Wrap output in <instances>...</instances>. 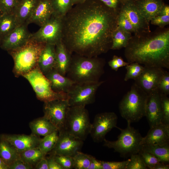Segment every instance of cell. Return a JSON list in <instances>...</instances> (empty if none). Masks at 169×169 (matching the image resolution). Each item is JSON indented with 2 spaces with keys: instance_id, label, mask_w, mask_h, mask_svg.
<instances>
[{
  "instance_id": "4dcf8cb0",
  "label": "cell",
  "mask_w": 169,
  "mask_h": 169,
  "mask_svg": "<svg viewBox=\"0 0 169 169\" xmlns=\"http://www.w3.org/2000/svg\"><path fill=\"white\" fill-rule=\"evenodd\" d=\"M46 155L38 147L27 150L20 152V159L34 167L37 163Z\"/></svg>"
},
{
  "instance_id": "ba28073f",
  "label": "cell",
  "mask_w": 169,
  "mask_h": 169,
  "mask_svg": "<svg viewBox=\"0 0 169 169\" xmlns=\"http://www.w3.org/2000/svg\"><path fill=\"white\" fill-rule=\"evenodd\" d=\"M91 124L88 110L84 106H70L67 114L65 130L83 141L90 134Z\"/></svg>"
},
{
  "instance_id": "6da1fadb",
  "label": "cell",
  "mask_w": 169,
  "mask_h": 169,
  "mask_svg": "<svg viewBox=\"0 0 169 169\" xmlns=\"http://www.w3.org/2000/svg\"><path fill=\"white\" fill-rule=\"evenodd\" d=\"M119 12L98 0L75 5L63 18L62 42L72 54L93 57L107 53Z\"/></svg>"
},
{
  "instance_id": "277c9868",
  "label": "cell",
  "mask_w": 169,
  "mask_h": 169,
  "mask_svg": "<svg viewBox=\"0 0 169 169\" xmlns=\"http://www.w3.org/2000/svg\"><path fill=\"white\" fill-rule=\"evenodd\" d=\"M148 95L134 83L123 97L119 108L122 118L131 123L138 121L145 116Z\"/></svg>"
},
{
  "instance_id": "9c48e42d",
  "label": "cell",
  "mask_w": 169,
  "mask_h": 169,
  "mask_svg": "<svg viewBox=\"0 0 169 169\" xmlns=\"http://www.w3.org/2000/svg\"><path fill=\"white\" fill-rule=\"evenodd\" d=\"M103 81L74 83L67 94L70 106H84L94 102L95 94Z\"/></svg>"
},
{
  "instance_id": "6f0895ef",
  "label": "cell",
  "mask_w": 169,
  "mask_h": 169,
  "mask_svg": "<svg viewBox=\"0 0 169 169\" xmlns=\"http://www.w3.org/2000/svg\"><path fill=\"white\" fill-rule=\"evenodd\" d=\"M122 0H120L121 1H122Z\"/></svg>"
},
{
  "instance_id": "7c38bea8",
  "label": "cell",
  "mask_w": 169,
  "mask_h": 169,
  "mask_svg": "<svg viewBox=\"0 0 169 169\" xmlns=\"http://www.w3.org/2000/svg\"><path fill=\"white\" fill-rule=\"evenodd\" d=\"M118 117L113 112H105L97 114L91 124L90 134L94 141L101 142L106 135L114 127H117Z\"/></svg>"
},
{
  "instance_id": "816d5d0a",
  "label": "cell",
  "mask_w": 169,
  "mask_h": 169,
  "mask_svg": "<svg viewBox=\"0 0 169 169\" xmlns=\"http://www.w3.org/2000/svg\"><path fill=\"white\" fill-rule=\"evenodd\" d=\"M158 15H169V5L165 4L161 8Z\"/></svg>"
},
{
  "instance_id": "f907efd6",
  "label": "cell",
  "mask_w": 169,
  "mask_h": 169,
  "mask_svg": "<svg viewBox=\"0 0 169 169\" xmlns=\"http://www.w3.org/2000/svg\"><path fill=\"white\" fill-rule=\"evenodd\" d=\"M36 169H48L47 161L46 157L42 159L34 167Z\"/></svg>"
},
{
  "instance_id": "d590c367",
  "label": "cell",
  "mask_w": 169,
  "mask_h": 169,
  "mask_svg": "<svg viewBox=\"0 0 169 169\" xmlns=\"http://www.w3.org/2000/svg\"><path fill=\"white\" fill-rule=\"evenodd\" d=\"M117 27L127 32L131 33H135L134 26L126 15L119 10L117 19Z\"/></svg>"
},
{
  "instance_id": "52a82bcc",
  "label": "cell",
  "mask_w": 169,
  "mask_h": 169,
  "mask_svg": "<svg viewBox=\"0 0 169 169\" xmlns=\"http://www.w3.org/2000/svg\"><path fill=\"white\" fill-rule=\"evenodd\" d=\"M22 76L29 83L37 98L40 101L45 102L55 100H68L67 93L53 90L50 81L38 66Z\"/></svg>"
},
{
  "instance_id": "680465c9",
  "label": "cell",
  "mask_w": 169,
  "mask_h": 169,
  "mask_svg": "<svg viewBox=\"0 0 169 169\" xmlns=\"http://www.w3.org/2000/svg\"></svg>"
},
{
  "instance_id": "c3c4849f",
  "label": "cell",
  "mask_w": 169,
  "mask_h": 169,
  "mask_svg": "<svg viewBox=\"0 0 169 169\" xmlns=\"http://www.w3.org/2000/svg\"><path fill=\"white\" fill-rule=\"evenodd\" d=\"M46 157L47 161L48 169H63L55 161L52 155L49 154V156Z\"/></svg>"
},
{
  "instance_id": "f6af8a7d",
  "label": "cell",
  "mask_w": 169,
  "mask_h": 169,
  "mask_svg": "<svg viewBox=\"0 0 169 169\" xmlns=\"http://www.w3.org/2000/svg\"><path fill=\"white\" fill-rule=\"evenodd\" d=\"M150 21L152 24L157 26L159 28H164L169 24V15H158Z\"/></svg>"
},
{
  "instance_id": "9a60e30c",
  "label": "cell",
  "mask_w": 169,
  "mask_h": 169,
  "mask_svg": "<svg viewBox=\"0 0 169 169\" xmlns=\"http://www.w3.org/2000/svg\"><path fill=\"white\" fill-rule=\"evenodd\" d=\"M165 71L162 68L144 66L142 72L134 80V83L148 95L158 89L160 81Z\"/></svg>"
},
{
  "instance_id": "681fc988",
  "label": "cell",
  "mask_w": 169,
  "mask_h": 169,
  "mask_svg": "<svg viewBox=\"0 0 169 169\" xmlns=\"http://www.w3.org/2000/svg\"><path fill=\"white\" fill-rule=\"evenodd\" d=\"M88 169H102L100 161L96 159L92 156L90 165Z\"/></svg>"
},
{
  "instance_id": "f35d334b",
  "label": "cell",
  "mask_w": 169,
  "mask_h": 169,
  "mask_svg": "<svg viewBox=\"0 0 169 169\" xmlns=\"http://www.w3.org/2000/svg\"><path fill=\"white\" fill-rule=\"evenodd\" d=\"M161 107L162 112V123L169 125V99L165 94H161Z\"/></svg>"
},
{
  "instance_id": "83f0119b",
  "label": "cell",
  "mask_w": 169,
  "mask_h": 169,
  "mask_svg": "<svg viewBox=\"0 0 169 169\" xmlns=\"http://www.w3.org/2000/svg\"><path fill=\"white\" fill-rule=\"evenodd\" d=\"M141 150L154 155L160 162L168 164L169 163V144L161 146L144 144L141 145Z\"/></svg>"
},
{
  "instance_id": "8992f818",
  "label": "cell",
  "mask_w": 169,
  "mask_h": 169,
  "mask_svg": "<svg viewBox=\"0 0 169 169\" xmlns=\"http://www.w3.org/2000/svg\"><path fill=\"white\" fill-rule=\"evenodd\" d=\"M131 124L127 122V126L125 129L117 127L121 131L117 140L111 141L105 138L104 145L114 149L123 157L130 156L138 153L141 150L142 137L138 131L131 126Z\"/></svg>"
},
{
  "instance_id": "ffe728a7",
  "label": "cell",
  "mask_w": 169,
  "mask_h": 169,
  "mask_svg": "<svg viewBox=\"0 0 169 169\" xmlns=\"http://www.w3.org/2000/svg\"><path fill=\"white\" fill-rule=\"evenodd\" d=\"M169 125L162 123L150 128L146 136L142 137L141 145L163 146L169 144Z\"/></svg>"
},
{
  "instance_id": "7a4b0ae2",
  "label": "cell",
  "mask_w": 169,
  "mask_h": 169,
  "mask_svg": "<svg viewBox=\"0 0 169 169\" xmlns=\"http://www.w3.org/2000/svg\"><path fill=\"white\" fill-rule=\"evenodd\" d=\"M124 55L130 63L169 69V28L134 34L125 48Z\"/></svg>"
},
{
  "instance_id": "d6986e66",
  "label": "cell",
  "mask_w": 169,
  "mask_h": 169,
  "mask_svg": "<svg viewBox=\"0 0 169 169\" xmlns=\"http://www.w3.org/2000/svg\"><path fill=\"white\" fill-rule=\"evenodd\" d=\"M54 13L51 0H38L26 23H34L40 27L51 17Z\"/></svg>"
},
{
  "instance_id": "ac0fdd59",
  "label": "cell",
  "mask_w": 169,
  "mask_h": 169,
  "mask_svg": "<svg viewBox=\"0 0 169 169\" xmlns=\"http://www.w3.org/2000/svg\"><path fill=\"white\" fill-rule=\"evenodd\" d=\"M41 139L32 133L29 135L5 134L0 135V139L8 141L20 152L38 147Z\"/></svg>"
},
{
  "instance_id": "ee69618b",
  "label": "cell",
  "mask_w": 169,
  "mask_h": 169,
  "mask_svg": "<svg viewBox=\"0 0 169 169\" xmlns=\"http://www.w3.org/2000/svg\"><path fill=\"white\" fill-rule=\"evenodd\" d=\"M130 63L125 61L121 57L115 55L112 59L109 61L108 64L113 70L117 71L120 67L126 66Z\"/></svg>"
},
{
  "instance_id": "2e32d148",
  "label": "cell",
  "mask_w": 169,
  "mask_h": 169,
  "mask_svg": "<svg viewBox=\"0 0 169 169\" xmlns=\"http://www.w3.org/2000/svg\"><path fill=\"white\" fill-rule=\"evenodd\" d=\"M28 24H20L8 34L5 36L0 42L1 47L9 51L21 47L29 40L31 34L28 30Z\"/></svg>"
},
{
  "instance_id": "b9f144b4",
  "label": "cell",
  "mask_w": 169,
  "mask_h": 169,
  "mask_svg": "<svg viewBox=\"0 0 169 169\" xmlns=\"http://www.w3.org/2000/svg\"><path fill=\"white\" fill-rule=\"evenodd\" d=\"M129 160L122 161H100L102 169H125Z\"/></svg>"
},
{
  "instance_id": "60d3db41",
  "label": "cell",
  "mask_w": 169,
  "mask_h": 169,
  "mask_svg": "<svg viewBox=\"0 0 169 169\" xmlns=\"http://www.w3.org/2000/svg\"><path fill=\"white\" fill-rule=\"evenodd\" d=\"M19 0H0V9L4 13H13Z\"/></svg>"
},
{
  "instance_id": "f5cc1de1",
  "label": "cell",
  "mask_w": 169,
  "mask_h": 169,
  "mask_svg": "<svg viewBox=\"0 0 169 169\" xmlns=\"http://www.w3.org/2000/svg\"><path fill=\"white\" fill-rule=\"evenodd\" d=\"M168 164H166L160 162L155 166L153 169H169Z\"/></svg>"
},
{
  "instance_id": "f1b7e54d",
  "label": "cell",
  "mask_w": 169,
  "mask_h": 169,
  "mask_svg": "<svg viewBox=\"0 0 169 169\" xmlns=\"http://www.w3.org/2000/svg\"><path fill=\"white\" fill-rule=\"evenodd\" d=\"M19 25L13 13H3L0 16V39Z\"/></svg>"
},
{
  "instance_id": "e0dca14e",
  "label": "cell",
  "mask_w": 169,
  "mask_h": 169,
  "mask_svg": "<svg viewBox=\"0 0 169 169\" xmlns=\"http://www.w3.org/2000/svg\"><path fill=\"white\" fill-rule=\"evenodd\" d=\"M161 94L157 89L148 95L145 116L146 117L150 128L162 123Z\"/></svg>"
},
{
  "instance_id": "db71d44e",
  "label": "cell",
  "mask_w": 169,
  "mask_h": 169,
  "mask_svg": "<svg viewBox=\"0 0 169 169\" xmlns=\"http://www.w3.org/2000/svg\"><path fill=\"white\" fill-rule=\"evenodd\" d=\"M0 169H9V167L3 161L0 157Z\"/></svg>"
},
{
  "instance_id": "4316f807",
  "label": "cell",
  "mask_w": 169,
  "mask_h": 169,
  "mask_svg": "<svg viewBox=\"0 0 169 169\" xmlns=\"http://www.w3.org/2000/svg\"><path fill=\"white\" fill-rule=\"evenodd\" d=\"M0 157L9 166L20 159V152L8 141L0 139Z\"/></svg>"
},
{
  "instance_id": "e575fe53",
  "label": "cell",
  "mask_w": 169,
  "mask_h": 169,
  "mask_svg": "<svg viewBox=\"0 0 169 169\" xmlns=\"http://www.w3.org/2000/svg\"><path fill=\"white\" fill-rule=\"evenodd\" d=\"M126 72L124 80L127 81L129 79H135L142 72L144 69V66L136 62L130 63L125 66Z\"/></svg>"
},
{
  "instance_id": "603a6c76",
  "label": "cell",
  "mask_w": 169,
  "mask_h": 169,
  "mask_svg": "<svg viewBox=\"0 0 169 169\" xmlns=\"http://www.w3.org/2000/svg\"><path fill=\"white\" fill-rule=\"evenodd\" d=\"M55 63V45L45 44L38 60V66L45 75L54 69Z\"/></svg>"
},
{
  "instance_id": "f546056e",
  "label": "cell",
  "mask_w": 169,
  "mask_h": 169,
  "mask_svg": "<svg viewBox=\"0 0 169 169\" xmlns=\"http://www.w3.org/2000/svg\"><path fill=\"white\" fill-rule=\"evenodd\" d=\"M131 34L117 27L112 34L111 49L118 50L125 48L132 37Z\"/></svg>"
},
{
  "instance_id": "836d02e7",
  "label": "cell",
  "mask_w": 169,
  "mask_h": 169,
  "mask_svg": "<svg viewBox=\"0 0 169 169\" xmlns=\"http://www.w3.org/2000/svg\"><path fill=\"white\" fill-rule=\"evenodd\" d=\"M92 156L78 151L73 157L74 168L75 169H88L90 165Z\"/></svg>"
},
{
  "instance_id": "7dc6e473",
  "label": "cell",
  "mask_w": 169,
  "mask_h": 169,
  "mask_svg": "<svg viewBox=\"0 0 169 169\" xmlns=\"http://www.w3.org/2000/svg\"><path fill=\"white\" fill-rule=\"evenodd\" d=\"M105 6L115 10L119 11L121 1L120 0H98Z\"/></svg>"
},
{
  "instance_id": "44dd1931",
  "label": "cell",
  "mask_w": 169,
  "mask_h": 169,
  "mask_svg": "<svg viewBox=\"0 0 169 169\" xmlns=\"http://www.w3.org/2000/svg\"><path fill=\"white\" fill-rule=\"evenodd\" d=\"M72 54L62 40L55 45V63L54 69L65 76L70 67Z\"/></svg>"
},
{
  "instance_id": "bcb514c9",
  "label": "cell",
  "mask_w": 169,
  "mask_h": 169,
  "mask_svg": "<svg viewBox=\"0 0 169 169\" xmlns=\"http://www.w3.org/2000/svg\"><path fill=\"white\" fill-rule=\"evenodd\" d=\"M33 167L20 159L15 161L9 166V169H32Z\"/></svg>"
},
{
  "instance_id": "7402d4cb",
  "label": "cell",
  "mask_w": 169,
  "mask_h": 169,
  "mask_svg": "<svg viewBox=\"0 0 169 169\" xmlns=\"http://www.w3.org/2000/svg\"><path fill=\"white\" fill-rule=\"evenodd\" d=\"M44 75L50 81L52 89L56 92L67 93L75 83L68 77L61 74L54 69Z\"/></svg>"
},
{
  "instance_id": "8fae6325",
  "label": "cell",
  "mask_w": 169,
  "mask_h": 169,
  "mask_svg": "<svg viewBox=\"0 0 169 169\" xmlns=\"http://www.w3.org/2000/svg\"><path fill=\"white\" fill-rule=\"evenodd\" d=\"M70 107L67 99H58L44 102V116L58 129H65L68 112Z\"/></svg>"
},
{
  "instance_id": "7bdbcfd3",
  "label": "cell",
  "mask_w": 169,
  "mask_h": 169,
  "mask_svg": "<svg viewBox=\"0 0 169 169\" xmlns=\"http://www.w3.org/2000/svg\"><path fill=\"white\" fill-rule=\"evenodd\" d=\"M158 89L162 94L168 95L169 94V73L165 71L161 79Z\"/></svg>"
},
{
  "instance_id": "5bb4252c",
  "label": "cell",
  "mask_w": 169,
  "mask_h": 169,
  "mask_svg": "<svg viewBox=\"0 0 169 169\" xmlns=\"http://www.w3.org/2000/svg\"><path fill=\"white\" fill-rule=\"evenodd\" d=\"M120 10L127 17L134 27V34L151 31L149 21L141 14L137 7L134 0L121 1Z\"/></svg>"
},
{
  "instance_id": "d4e9b609",
  "label": "cell",
  "mask_w": 169,
  "mask_h": 169,
  "mask_svg": "<svg viewBox=\"0 0 169 169\" xmlns=\"http://www.w3.org/2000/svg\"><path fill=\"white\" fill-rule=\"evenodd\" d=\"M29 126L32 133L38 136H45L58 131L57 128L44 116L31 121L29 123Z\"/></svg>"
},
{
  "instance_id": "74e56055",
  "label": "cell",
  "mask_w": 169,
  "mask_h": 169,
  "mask_svg": "<svg viewBox=\"0 0 169 169\" xmlns=\"http://www.w3.org/2000/svg\"><path fill=\"white\" fill-rule=\"evenodd\" d=\"M51 155H53L54 159L63 169L74 168V162L73 157L68 156Z\"/></svg>"
},
{
  "instance_id": "4fadbf2b",
  "label": "cell",
  "mask_w": 169,
  "mask_h": 169,
  "mask_svg": "<svg viewBox=\"0 0 169 169\" xmlns=\"http://www.w3.org/2000/svg\"><path fill=\"white\" fill-rule=\"evenodd\" d=\"M58 139L53 149L48 154L73 157L80 151L83 141L68 133L65 130L59 132Z\"/></svg>"
},
{
  "instance_id": "11a10c76",
  "label": "cell",
  "mask_w": 169,
  "mask_h": 169,
  "mask_svg": "<svg viewBox=\"0 0 169 169\" xmlns=\"http://www.w3.org/2000/svg\"><path fill=\"white\" fill-rule=\"evenodd\" d=\"M87 0H72V3L74 5L82 3Z\"/></svg>"
},
{
  "instance_id": "484cf974",
  "label": "cell",
  "mask_w": 169,
  "mask_h": 169,
  "mask_svg": "<svg viewBox=\"0 0 169 169\" xmlns=\"http://www.w3.org/2000/svg\"><path fill=\"white\" fill-rule=\"evenodd\" d=\"M38 0H21L13 13L19 25L26 23L30 17Z\"/></svg>"
},
{
  "instance_id": "3957f363",
  "label": "cell",
  "mask_w": 169,
  "mask_h": 169,
  "mask_svg": "<svg viewBox=\"0 0 169 169\" xmlns=\"http://www.w3.org/2000/svg\"><path fill=\"white\" fill-rule=\"evenodd\" d=\"M105 62L98 57L72 55L67 76L75 83L99 81L104 72Z\"/></svg>"
},
{
  "instance_id": "5b68a950",
  "label": "cell",
  "mask_w": 169,
  "mask_h": 169,
  "mask_svg": "<svg viewBox=\"0 0 169 169\" xmlns=\"http://www.w3.org/2000/svg\"><path fill=\"white\" fill-rule=\"evenodd\" d=\"M45 44L29 40L25 45L8 51L14 62L15 75L23 76L38 66L40 54Z\"/></svg>"
},
{
  "instance_id": "8d00e7d4",
  "label": "cell",
  "mask_w": 169,
  "mask_h": 169,
  "mask_svg": "<svg viewBox=\"0 0 169 169\" xmlns=\"http://www.w3.org/2000/svg\"><path fill=\"white\" fill-rule=\"evenodd\" d=\"M129 161L125 169H146L142 157L139 153L132 154L130 156Z\"/></svg>"
},
{
  "instance_id": "cb8c5ba5",
  "label": "cell",
  "mask_w": 169,
  "mask_h": 169,
  "mask_svg": "<svg viewBox=\"0 0 169 169\" xmlns=\"http://www.w3.org/2000/svg\"><path fill=\"white\" fill-rule=\"evenodd\" d=\"M142 15L150 21L159 14L165 4L163 0H134Z\"/></svg>"
},
{
  "instance_id": "1f68e13d",
  "label": "cell",
  "mask_w": 169,
  "mask_h": 169,
  "mask_svg": "<svg viewBox=\"0 0 169 169\" xmlns=\"http://www.w3.org/2000/svg\"><path fill=\"white\" fill-rule=\"evenodd\" d=\"M58 131H56L41 139L37 147L46 155L54 147L58 139Z\"/></svg>"
},
{
  "instance_id": "9f6ffc18",
  "label": "cell",
  "mask_w": 169,
  "mask_h": 169,
  "mask_svg": "<svg viewBox=\"0 0 169 169\" xmlns=\"http://www.w3.org/2000/svg\"><path fill=\"white\" fill-rule=\"evenodd\" d=\"M3 13L0 9V16L3 14Z\"/></svg>"
},
{
  "instance_id": "30bf717a",
  "label": "cell",
  "mask_w": 169,
  "mask_h": 169,
  "mask_svg": "<svg viewBox=\"0 0 169 169\" xmlns=\"http://www.w3.org/2000/svg\"><path fill=\"white\" fill-rule=\"evenodd\" d=\"M63 18L53 14L38 31L31 33L29 40L56 45L62 40Z\"/></svg>"
},
{
  "instance_id": "d6a6232c",
  "label": "cell",
  "mask_w": 169,
  "mask_h": 169,
  "mask_svg": "<svg viewBox=\"0 0 169 169\" xmlns=\"http://www.w3.org/2000/svg\"><path fill=\"white\" fill-rule=\"evenodd\" d=\"M53 14L63 18L73 6L72 0H51Z\"/></svg>"
},
{
  "instance_id": "ab89813d",
  "label": "cell",
  "mask_w": 169,
  "mask_h": 169,
  "mask_svg": "<svg viewBox=\"0 0 169 169\" xmlns=\"http://www.w3.org/2000/svg\"><path fill=\"white\" fill-rule=\"evenodd\" d=\"M141 156L147 168L153 169L154 167L160 161L153 155L141 150L138 153Z\"/></svg>"
}]
</instances>
